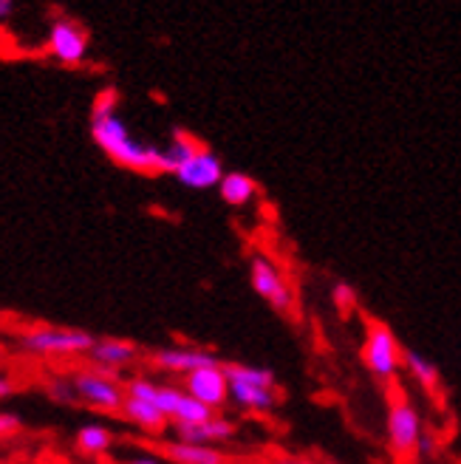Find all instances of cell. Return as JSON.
I'll return each instance as SVG.
<instances>
[{"mask_svg":"<svg viewBox=\"0 0 461 464\" xmlns=\"http://www.w3.org/2000/svg\"><path fill=\"white\" fill-rule=\"evenodd\" d=\"M72 385L77 391V400L100 411H122L128 400V391L113 377H108L105 371H77Z\"/></svg>","mask_w":461,"mask_h":464,"instance_id":"obj_5","label":"cell"},{"mask_svg":"<svg viewBox=\"0 0 461 464\" xmlns=\"http://www.w3.org/2000/svg\"><path fill=\"white\" fill-rule=\"evenodd\" d=\"M218 193L229 207H244L255 198L258 184L252 181L246 173H224V179L218 184Z\"/></svg>","mask_w":461,"mask_h":464,"instance_id":"obj_17","label":"cell"},{"mask_svg":"<svg viewBox=\"0 0 461 464\" xmlns=\"http://www.w3.org/2000/svg\"><path fill=\"white\" fill-rule=\"evenodd\" d=\"M229 400H235L246 411H272L274 405H278V388L229 382Z\"/></svg>","mask_w":461,"mask_h":464,"instance_id":"obj_15","label":"cell"},{"mask_svg":"<svg viewBox=\"0 0 461 464\" xmlns=\"http://www.w3.org/2000/svg\"><path fill=\"white\" fill-rule=\"evenodd\" d=\"M417 453H419V456H433V453H436V442H433V436H430V433H422Z\"/></svg>","mask_w":461,"mask_h":464,"instance_id":"obj_26","label":"cell"},{"mask_svg":"<svg viewBox=\"0 0 461 464\" xmlns=\"http://www.w3.org/2000/svg\"><path fill=\"white\" fill-rule=\"evenodd\" d=\"M153 362L161 371H170V374H193L201 368H213L221 365V360L213 352H204V348H161L153 354Z\"/></svg>","mask_w":461,"mask_h":464,"instance_id":"obj_11","label":"cell"},{"mask_svg":"<svg viewBox=\"0 0 461 464\" xmlns=\"http://www.w3.org/2000/svg\"><path fill=\"white\" fill-rule=\"evenodd\" d=\"M52 393H54V400H60V402H74L77 400V391H74L72 380H57V382H52Z\"/></svg>","mask_w":461,"mask_h":464,"instance_id":"obj_24","label":"cell"},{"mask_svg":"<svg viewBox=\"0 0 461 464\" xmlns=\"http://www.w3.org/2000/svg\"><path fill=\"white\" fill-rule=\"evenodd\" d=\"M136 354H139V348L128 340H117V337L97 340L94 348H91V360L102 368H125L136 360Z\"/></svg>","mask_w":461,"mask_h":464,"instance_id":"obj_13","label":"cell"},{"mask_svg":"<svg viewBox=\"0 0 461 464\" xmlns=\"http://www.w3.org/2000/svg\"><path fill=\"white\" fill-rule=\"evenodd\" d=\"M125 391H128V397L142 400V402H150L153 408H158L161 413L168 416V420H176V413H178L184 397H187V393H184L181 388H173V385H156V382H150V380H145V377L130 380V382L125 385Z\"/></svg>","mask_w":461,"mask_h":464,"instance_id":"obj_10","label":"cell"},{"mask_svg":"<svg viewBox=\"0 0 461 464\" xmlns=\"http://www.w3.org/2000/svg\"><path fill=\"white\" fill-rule=\"evenodd\" d=\"M49 52L65 65H77L88 54V32L72 17H60L52 23L49 32Z\"/></svg>","mask_w":461,"mask_h":464,"instance_id":"obj_7","label":"cell"},{"mask_svg":"<svg viewBox=\"0 0 461 464\" xmlns=\"http://www.w3.org/2000/svg\"><path fill=\"white\" fill-rule=\"evenodd\" d=\"M110 445H113V436H110V430L102 428V425H85V428H80V433H77V448H80L82 453H88V456H100V453H105Z\"/></svg>","mask_w":461,"mask_h":464,"instance_id":"obj_21","label":"cell"},{"mask_svg":"<svg viewBox=\"0 0 461 464\" xmlns=\"http://www.w3.org/2000/svg\"><path fill=\"white\" fill-rule=\"evenodd\" d=\"M226 380L229 382H244V385H261V388H278L274 382V374L269 368H258V365H244V362H229L224 365Z\"/></svg>","mask_w":461,"mask_h":464,"instance_id":"obj_19","label":"cell"},{"mask_svg":"<svg viewBox=\"0 0 461 464\" xmlns=\"http://www.w3.org/2000/svg\"><path fill=\"white\" fill-rule=\"evenodd\" d=\"M216 416V411L213 408H206V405H201L198 400H193L190 393L184 397V402H181V408H178V413H176V425H201V422H210Z\"/></svg>","mask_w":461,"mask_h":464,"instance_id":"obj_22","label":"cell"},{"mask_svg":"<svg viewBox=\"0 0 461 464\" xmlns=\"http://www.w3.org/2000/svg\"><path fill=\"white\" fill-rule=\"evenodd\" d=\"M120 94L113 88H105L91 105V136L105 156L117 165L136 170V173H161V148L139 142L117 113Z\"/></svg>","mask_w":461,"mask_h":464,"instance_id":"obj_1","label":"cell"},{"mask_svg":"<svg viewBox=\"0 0 461 464\" xmlns=\"http://www.w3.org/2000/svg\"><path fill=\"white\" fill-rule=\"evenodd\" d=\"M170 461L176 464H226V456L218 448H206V445H187V442H168L161 448Z\"/></svg>","mask_w":461,"mask_h":464,"instance_id":"obj_14","label":"cell"},{"mask_svg":"<svg viewBox=\"0 0 461 464\" xmlns=\"http://www.w3.org/2000/svg\"><path fill=\"white\" fill-rule=\"evenodd\" d=\"M422 439V420L417 408H413L405 397L390 402L388 411V445L397 453H413L419 448Z\"/></svg>","mask_w":461,"mask_h":464,"instance_id":"obj_6","label":"cell"},{"mask_svg":"<svg viewBox=\"0 0 461 464\" xmlns=\"http://www.w3.org/2000/svg\"><path fill=\"white\" fill-rule=\"evenodd\" d=\"M122 413H125V420H130L133 425H139V428H145L150 433H158V430L168 428V416L161 413L158 408H153L150 402H142V400L128 397L125 405H122Z\"/></svg>","mask_w":461,"mask_h":464,"instance_id":"obj_18","label":"cell"},{"mask_svg":"<svg viewBox=\"0 0 461 464\" xmlns=\"http://www.w3.org/2000/svg\"><path fill=\"white\" fill-rule=\"evenodd\" d=\"M20 430V420L14 413H0V436H12Z\"/></svg>","mask_w":461,"mask_h":464,"instance_id":"obj_25","label":"cell"},{"mask_svg":"<svg viewBox=\"0 0 461 464\" xmlns=\"http://www.w3.org/2000/svg\"><path fill=\"white\" fill-rule=\"evenodd\" d=\"M362 362L371 371L377 380L390 382L402 368V348L397 334L390 332L385 323L374 320L365 329V343H362Z\"/></svg>","mask_w":461,"mask_h":464,"instance_id":"obj_2","label":"cell"},{"mask_svg":"<svg viewBox=\"0 0 461 464\" xmlns=\"http://www.w3.org/2000/svg\"><path fill=\"white\" fill-rule=\"evenodd\" d=\"M184 393H190L193 400H198L206 408H224L229 400V380H226V371L224 362L213 365V368H201L193 371V374L184 377Z\"/></svg>","mask_w":461,"mask_h":464,"instance_id":"obj_8","label":"cell"},{"mask_svg":"<svg viewBox=\"0 0 461 464\" xmlns=\"http://www.w3.org/2000/svg\"><path fill=\"white\" fill-rule=\"evenodd\" d=\"M12 0H0V17H6V14H12Z\"/></svg>","mask_w":461,"mask_h":464,"instance_id":"obj_29","label":"cell"},{"mask_svg":"<svg viewBox=\"0 0 461 464\" xmlns=\"http://www.w3.org/2000/svg\"><path fill=\"white\" fill-rule=\"evenodd\" d=\"M249 281H252V289H255L274 312H281V314L292 312L294 292L286 281V275L274 266L266 255H252L249 258Z\"/></svg>","mask_w":461,"mask_h":464,"instance_id":"obj_4","label":"cell"},{"mask_svg":"<svg viewBox=\"0 0 461 464\" xmlns=\"http://www.w3.org/2000/svg\"><path fill=\"white\" fill-rule=\"evenodd\" d=\"M0 360H4V345H0Z\"/></svg>","mask_w":461,"mask_h":464,"instance_id":"obj_31","label":"cell"},{"mask_svg":"<svg viewBox=\"0 0 461 464\" xmlns=\"http://www.w3.org/2000/svg\"><path fill=\"white\" fill-rule=\"evenodd\" d=\"M94 337L80 329H34L26 332L20 345L32 354H54V357H72V354H91Z\"/></svg>","mask_w":461,"mask_h":464,"instance_id":"obj_3","label":"cell"},{"mask_svg":"<svg viewBox=\"0 0 461 464\" xmlns=\"http://www.w3.org/2000/svg\"><path fill=\"white\" fill-rule=\"evenodd\" d=\"M125 464H158V459H153V456H136V459H128Z\"/></svg>","mask_w":461,"mask_h":464,"instance_id":"obj_28","label":"cell"},{"mask_svg":"<svg viewBox=\"0 0 461 464\" xmlns=\"http://www.w3.org/2000/svg\"><path fill=\"white\" fill-rule=\"evenodd\" d=\"M9 393H12V380H9V377H4V374H0V400H4V397H9Z\"/></svg>","mask_w":461,"mask_h":464,"instance_id":"obj_27","label":"cell"},{"mask_svg":"<svg viewBox=\"0 0 461 464\" xmlns=\"http://www.w3.org/2000/svg\"><path fill=\"white\" fill-rule=\"evenodd\" d=\"M278 464H314V461H303V459H286V461H278Z\"/></svg>","mask_w":461,"mask_h":464,"instance_id":"obj_30","label":"cell"},{"mask_svg":"<svg viewBox=\"0 0 461 464\" xmlns=\"http://www.w3.org/2000/svg\"><path fill=\"white\" fill-rule=\"evenodd\" d=\"M176 179L190 190H210V188H218L221 184L224 165L213 150L201 148L190 161H184V165L176 170Z\"/></svg>","mask_w":461,"mask_h":464,"instance_id":"obj_9","label":"cell"},{"mask_svg":"<svg viewBox=\"0 0 461 464\" xmlns=\"http://www.w3.org/2000/svg\"><path fill=\"white\" fill-rule=\"evenodd\" d=\"M201 150V145L196 142V139L190 133H173L170 145L161 148V173H173L184 165V161H190L196 153Z\"/></svg>","mask_w":461,"mask_h":464,"instance_id":"obj_16","label":"cell"},{"mask_svg":"<svg viewBox=\"0 0 461 464\" xmlns=\"http://www.w3.org/2000/svg\"><path fill=\"white\" fill-rule=\"evenodd\" d=\"M402 365L410 371V377L419 385H425L427 391H433L436 382H439V368H436L427 357H422L419 352H413V348H405L402 352Z\"/></svg>","mask_w":461,"mask_h":464,"instance_id":"obj_20","label":"cell"},{"mask_svg":"<svg viewBox=\"0 0 461 464\" xmlns=\"http://www.w3.org/2000/svg\"><path fill=\"white\" fill-rule=\"evenodd\" d=\"M235 422L226 420V416H213L210 422H201V425H176V436L178 442H187V445H206V448H216L221 442H229L235 436Z\"/></svg>","mask_w":461,"mask_h":464,"instance_id":"obj_12","label":"cell"},{"mask_svg":"<svg viewBox=\"0 0 461 464\" xmlns=\"http://www.w3.org/2000/svg\"><path fill=\"white\" fill-rule=\"evenodd\" d=\"M334 304H337V309H340L342 314H349V312L354 309V304H357L354 289H351V286H345V284H340V286L334 289Z\"/></svg>","mask_w":461,"mask_h":464,"instance_id":"obj_23","label":"cell"}]
</instances>
